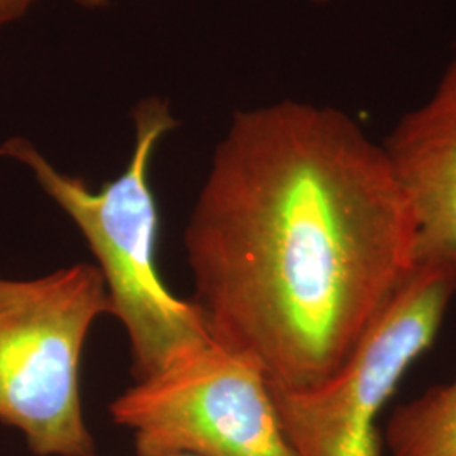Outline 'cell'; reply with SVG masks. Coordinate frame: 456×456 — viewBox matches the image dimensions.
<instances>
[{
    "instance_id": "6da1fadb",
    "label": "cell",
    "mask_w": 456,
    "mask_h": 456,
    "mask_svg": "<svg viewBox=\"0 0 456 456\" xmlns=\"http://www.w3.org/2000/svg\"><path fill=\"white\" fill-rule=\"evenodd\" d=\"M213 342L269 384L335 374L416 267L418 220L377 144L335 107L239 110L183 233Z\"/></svg>"
},
{
    "instance_id": "7a4b0ae2",
    "label": "cell",
    "mask_w": 456,
    "mask_h": 456,
    "mask_svg": "<svg viewBox=\"0 0 456 456\" xmlns=\"http://www.w3.org/2000/svg\"><path fill=\"white\" fill-rule=\"evenodd\" d=\"M132 120L131 161L97 191L82 178L60 171L26 137H9L0 156L24 164L80 230L105 281L110 316L127 335L132 377L142 380L212 342V335L195 301L166 288L156 261L159 210L149 166L159 141L178 127V120L169 100L158 95L139 102Z\"/></svg>"
},
{
    "instance_id": "3957f363",
    "label": "cell",
    "mask_w": 456,
    "mask_h": 456,
    "mask_svg": "<svg viewBox=\"0 0 456 456\" xmlns=\"http://www.w3.org/2000/svg\"><path fill=\"white\" fill-rule=\"evenodd\" d=\"M112 314L95 264L34 279L0 277V424L34 456H94L83 412V350L98 318Z\"/></svg>"
},
{
    "instance_id": "277c9868",
    "label": "cell",
    "mask_w": 456,
    "mask_h": 456,
    "mask_svg": "<svg viewBox=\"0 0 456 456\" xmlns=\"http://www.w3.org/2000/svg\"><path fill=\"white\" fill-rule=\"evenodd\" d=\"M455 294V267L416 264L335 374L308 389L271 386L294 456H380L377 419L435 342Z\"/></svg>"
},
{
    "instance_id": "5b68a950",
    "label": "cell",
    "mask_w": 456,
    "mask_h": 456,
    "mask_svg": "<svg viewBox=\"0 0 456 456\" xmlns=\"http://www.w3.org/2000/svg\"><path fill=\"white\" fill-rule=\"evenodd\" d=\"M109 414L137 456H294L261 363L213 340L134 380Z\"/></svg>"
},
{
    "instance_id": "8992f818",
    "label": "cell",
    "mask_w": 456,
    "mask_h": 456,
    "mask_svg": "<svg viewBox=\"0 0 456 456\" xmlns=\"http://www.w3.org/2000/svg\"><path fill=\"white\" fill-rule=\"evenodd\" d=\"M382 147L418 220L416 264L456 269V41L440 82Z\"/></svg>"
},
{
    "instance_id": "52a82bcc",
    "label": "cell",
    "mask_w": 456,
    "mask_h": 456,
    "mask_svg": "<svg viewBox=\"0 0 456 456\" xmlns=\"http://www.w3.org/2000/svg\"><path fill=\"white\" fill-rule=\"evenodd\" d=\"M384 440L391 456H456V377L394 409Z\"/></svg>"
},
{
    "instance_id": "ba28073f",
    "label": "cell",
    "mask_w": 456,
    "mask_h": 456,
    "mask_svg": "<svg viewBox=\"0 0 456 456\" xmlns=\"http://www.w3.org/2000/svg\"><path fill=\"white\" fill-rule=\"evenodd\" d=\"M36 0H0V28L24 16Z\"/></svg>"
},
{
    "instance_id": "9c48e42d",
    "label": "cell",
    "mask_w": 456,
    "mask_h": 456,
    "mask_svg": "<svg viewBox=\"0 0 456 456\" xmlns=\"http://www.w3.org/2000/svg\"><path fill=\"white\" fill-rule=\"evenodd\" d=\"M77 4H80L83 7H102L107 4V0H75Z\"/></svg>"
},
{
    "instance_id": "30bf717a",
    "label": "cell",
    "mask_w": 456,
    "mask_h": 456,
    "mask_svg": "<svg viewBox=\"0 0 456 456\" xmlns=\"http://www.w3.org/2000/svg\"><path fill=\"white\" fill-rule=\"evenodd\" d=\"M314 2H325V0H314Z\"/></svg>"
},
{
    "instance_id": "8fae6325",
    "label": "cell",
    "mask_w": 456,
    "mask_h": 456,
    "mask_svg": "<svg viewBox=\"0 0 456 456\" xmlns=\"http://www.w3.org/2000/svg\"><path fill=\"white\" fill-rule=\"evenodd\" d=\"M94 456H100V455H94Z\"/></svg>"
}]
</instances>
